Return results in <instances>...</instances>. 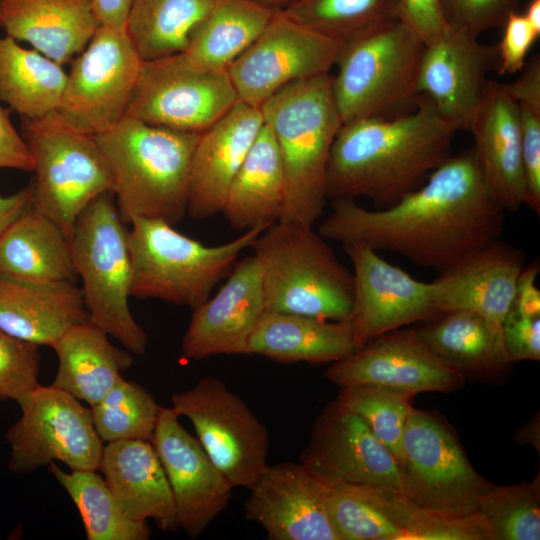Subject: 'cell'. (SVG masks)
Here are the masks:
<instances>
[{
    "instance_id": "e575fe53",
    "label": "cell",
    "mask_w": 540,
    "mask_h": 540,
    "mask_svg": "<svg viewBox=\"0 0 540 540\" xmlns=\"http://www.w3.org/2000/svg\"><path fill=\"white\" fill-rule=\"evenodd\" d=\"M416 330L438 358L464 377L496 374L511 363L488 323L476 313L440 312Z\"/></svg>"
},
{
    "instance_id": "ba28073f",
    "label": "cell",
    "mask_w": 540,
    "mask_h": 540,
    "mask_svg": "<svg viewBox=\"0 0 540 540\" xmlns=\"http://www.w3.org/2000/svg\"><path fill=\"white\" fill-rule=\"evenodd\" d=\"M69 242L89 321L128 351L144 354L148 336L135 321L128 304V230L110 193L98 196L84 209Z\"/></svg>"
},
{
    "instance_id": "7402d4cb",
    "label": "cell",
    "mask_w": 540,
    "mask_h": 540,
    "mask_svg": "<svg viewBox=\"0 0 540 540\" xmlns=\"http://www.w3.org/2000/svg\"><path fill=\"white\" fill-rule=\"evenodd\" d=\"M496 51L453 26L425 47L418 92L458 130H467L483 99Z\"/></svg>"
},
{
    "instance_id": "2e32d148",
    "label": "cell",
    "mask_w": 540,
    "mask_h": 540,
    "mask_svg": "<svg viewBox=\"0 0 540 540\" xmlns=\"http://www.w3.org/2000/svg\"><path fill=\"white\" fill-rule=\"evenodd\" d=\"M300 461L330 483L365 485L402 494V471L368 424L337 399L317 416Z\"/></svg>"
},
{
    "instance_id": "44dd1931",
    "label": "cell",
    "mask_w": 540,
    "mask_h": 540,
    "mask_svg": "<svg viewBox=\"0 0 540 540\" xmlns=\"http://www.w3.org/2000/svg\"><path fill=\"white\" fill-rule=\"evenodd\" d=\"M182 356L245 355L249 338L266 311L262 272L252 255L234 265L219 291L192 310Z\"/></svg>"
},
{
    "instance_id": "f6af8a7d",
    "label": "cell",
    "mask_w": 540,
    "mask_h": 540,
    "mask_svg": "<svg viewBox=\"0 0 540 540\" xmlns=\"http://www.w3.org/2000/svg\"><path fill=\"white\" fill-rule=\"evenodd\" d=\"M450 26L475 37L503 26L507 17L517 11L518 0H441Z\"/></svg>"
},
{
    "instance_id": "83f0119b",
    "label": "cell",
    "mask_w": 540,
    "mask_h": 540,
    "mask_svg": "<svg viewBox=\"0 0 540 540\" xmlns=\"http://www.w3.org/2000/svg\"><path fill=\"white\" fill-rule=\"evenodd\" d=\"M100 26L92 0H0V29L63 65Z\"/></svg>"
},
{
    "instance_id": "3957f363",
    "label": "cell",
    "mask_w": 540,
    "mask_h": 540,
    "mask_svg": "<svg viewBox=\"0 0 540 540\" xmlns=\"http://www.w3.org/2000/svg\"><path fill=\"white\" fill-rule=\"evenodd\" d=\"M200 134L125 116L94 136L109 167L123 222L146 218L175 225L184 218L192 157Z\"/></svg>"
},
{
    "instance_id": "60d3db41",
    "label": "cell",
    "mask_w": 540,
    "mask_h": 540,
    "mask_svg": "<svg viewBox=\"0 0 540 540\" xmlns=\"http://www.w3.org/2000/svg\"><path fill=\"white\" fill-rule=\"evenodd\" d=\"M478 514L488 540H539V479L493 486L479 500Z\"/></svg>"
},
{
    "instance_id": "f907efd6",
    "label": "cell",
    "mask_w": 540,
    "mask_h": 540,
    "mask_svg": "<svg viewBox=\"0 0 540 540\" xmlns=\"http://www.w3.org/2000/svg\"><path fill=\"white\" fill-rule=\"evenodd\" d=\"M0 168L33 171L29 147L13 126L9 110L0 105Z\"/></svg>"
},
{
    "instance_id": "7a4b0ae2",
    "label": "cell",
    "mask_w": 540,
    "mask_h": 540,
    "mask_svg": "<svg viewBox=\"0 0 540 540\" xmlns=\"http://www.w3.org/2000/svg\"><path fill=\"white\" fill-rule=\"evenodd\" d=\"M458 131L423 96L407 113L343 123L328 158L327 199L364 197L376 209L394 205L451 156Z\"/></svg>"
},
{
    "instance_id": "8d00e7d4",
    "label": "cell",
    "mask_w": 540,
    "mask_h": 540,
    "mask_svg": "<svg viewBox=\"0 0 540 540\" xmlns=\"http://www.w3.org/2000/svg\"><path fill=\"white\" fill-rule=\"evenodd\" d=\"M215 0H132L126 33L143 61L184 52Z\"/></svg>"
},
{
    "instance_id": "d6a6232c",
    "label": "cell",
    "mask_w": 540,
    "mask_h": 540,
    "mask_svg": "<svg viewBox=\"0 0 540 540\" xmlns=\"http://www.w3.org/2000/svg\"><path fill=\"white\" fill-rule=\"evenodd\" d=\"M327 484L328 513L339 540H403L416 507L404 495L372 486Z\"/></svg>"
},
{
    "instance_id": "836d02e7",
    "label": "cell",
    "mask_w": 540,
    "mask_h": 540,
    "mask_svg": "<svg viewBox=\"0 0 540 540\" xmlns=\"http://www.w3.org/2000/svg\"><path fill=\"white\" fill-rule=\"evenodd\" d=\"M276 12L252 0H215L192 31L184 53L206 68L227 71Z\"/></svg>"
},
{
    "instance_id": "7bdbcfd3",
    "label": "cell",
    "mask_w": 540,
    "mask_h": 540,
    "mask_svg": "<svg viewBox=\"0 0 540 540\" xmlns=\"http://www.w3.org/2000/svg\"><path fill=\"white\" fill-rule=\"evenodd\" d=\"M39 370V346L0 329V400L17 401L36 387Z\"/></svg>"
},
{
    "instance_id": "ee69618b",
    "label": "cell",
    "mask_w": 540,
    "mask_h": 540,
    "mask_svg": "<svg viewBox=\"0 0 540 540\" xmlns=\"http://www.w3.org/2000/svg\"><path fill=\"white\" fill-rule=\"evenodd\" d=\"M403 540H488L475 512L454 515L415 507Z\"/></svg>"
},
{
    "instance_id": "bcb514c9",
    "label": "cell",
    "mask_w": 540,
    "mask_h": 540,
    "mask_svg": "<svg viewBox=\"0 0 540 540\" xmlns=\"http://www.w3.org/2000/svg\"><path fill=\"white\" fill-rule=\"evenodd\" d=\"M518 105V104H517ZM525 205L540 214V108L518 105Z\"/></svg>"
},
{
    "instance_id": "cb8c5ba5",
    "label": "cell",
    "mask_w": 540,
    "mask_h": 540,
    "mask_svg": "<svg viewBox=\"0 0 540 540\" xmlns=\"http://www.w3.org/2000/svg\"><path fill=\"white\" fill-rule=\"evenodd\" d=\"M263 125L260 109L239 101L200 134L189 178L191 217L205 219L221 213L231 182Z\"/></svg>"
},
{
    "instance_id": "11a10c76",
    "label": "cell",
    "mask_w": 540,
    "mask_h": 540,
    "mask_svg": "<svg viewBox=\"0 0 540 540\" xmlns=\"http://www.w3.org/2000/svg\"><path fill=\"white\" fill-rule=\"evenodd\" d=\"M132 0H92L100 25L126 32L127 17Z\"/></svg>"
},
{
    "instance_id": "7dc6e473",
    "label": "cell",
    "mask_w": 540,
    "mask_h": 540,
    "mask_svg": "<svg viewBox=\"0 0 540 540\" xmlns=\"http://www.w3.org/2000/svg\"><path fill=\"white\" fill-rule=\"evenodd\" d=\"M502 39L497 48L500 74L521 72L533 43L535 34L522 13L512 12L506 19Z\"/></svg>"
},
{
    "instance_id": "4dcf8cb0",
    "label": "cell",
    "mask_w": 540,
    "mask_h": 540,
    "mask_svg": "<svg viewBox=\"0 0 540 540\" xmlns=\"http://www.w3.org/2000/svg\"><path fill=\"white\" fill-rule=\"evenodd\" d=\"M58 358L52 386L92 407L132 365L131 355L114 345L89 320L67 331L51 346Z\"/></svg>"
},
{
    "instance_id": "ac0fdd59",
    "label": "cell",
    "mask_w": 540,
    "mask_h": 540,
    "mask_svg": "<svg viewBox=\"0 0 540 540\" xmlns=\"http://www.w3.org/2000/svg\"><path fill=\"white\" fill-rule=\"evenodd\" d=\"M325 377L339 387L370 384L416 395L449 393L465 377L438 358L416 328H399L365 343L351 355L333 362Z\"/></svg>"
},
{
    "instance_id": "c3c4849f",
    "label": "cell",
    "mask_w": 540,
    "mask_h": 540,
    "mask_svg": "<svg viewBox=\"0 0 540 540\" xmlns=\"http://www.w3.org/2000/svg\"><path fill=\"white\" fill-rule=\"evenodd\" d=\"M502 337L511 362L540 360V317H528L512 306L507 314Z\"/></svg>"
},
{
    "instance_id": "ab89813d",
    "label": "cell",
    "mask_w": 540,
    "mask_h": 540,
    "mask_svg": "<svg viewBox=\"0 0 540 540\" xmlns=\"http://www.w3.org/2000/svg\"><path fill=\"white\" fill-rule=\"evenodd\" d=\"M397 8L398 0H295L280 12L342 43L373 24L397 17Z\"/></svg>"
},
{
    "instance_id": "681fc988",
    "label": "cell",
    "mask_w": 540,
    "mask_h": 540,
    "mask_svg": "<svg viewBox=\"0 0 540 540\" xmlns=\"http://www.w3.org/2000/svg\"><path fill=\"white\" fill-rule=\"evenodd\" d=\"M397 17L425 46L441 38L449 27L441 0H398Z\"/></svg>"
},
{
    "instance_id": "816d5d0a",
    "label": "cell",
    "mask_w": 540,
    "mask_h": 540,
    "mask_svg": "<svg viewBox=\"0 0 540 540\" xmlns=\"http://www.w3.org/2000/svg\"><path fill=\"white\" fill-rule=\"evenodd\" d=\"M508 94L519 105L540 108V59L534 56L526 62L521 75L513 82L503 83Z\"/></svg>"
},
{
    "instance_id": "d590c367",
    "label": "cell",
    "mask_w": 540,
    "mask_h": 540,
    "mask_svg": "<svg viewBox=\"0 0 540 540\" xmlns=\"http://www.w3.org/2000/svg\"><path fill=\"white\" fill-rule=\"evenodd\" d=\"M66 79L61 64L0 37V101L9 110L27 119L57 111Z\"/></svg>"
},
{
    "instance_id": "74e56055",
    "label": "cell",
    "mask_w": 540,
    "mask_h": 540,
    "mask_svg": "<svg viewBox=\"0 0 540 540\" xmlns=\"http://www.w3.org/2000/svg\"><path fill=\"white\" fill-rule=\"evenodd\" d=\"M48 468L75 503L88 540L150 538L147 523L132 520L123 512L97 470L65 472L55 461Z\"/></svg>"
},
{
    "instance_id": "d4e9b609",
    "label": "cell",
    "mask_w": 540,
    "mask_h": 540,
    "mask_svg": "<svg viewBox=\"0 0 540 540\" xmlns=\"http://www.w3.org/2000/svg\"><path fill=\"white\" fill-rule=\"evenodd\" d=\"M468 131L490 194L505 211H517L526 196L520 118L518 105L503 83L489 80Z\"/></svg>"
},
{
    "instance_id": "f1b7e54d",
    "label": "cell",
    "mask_w": 540,
    "mask_h": 540,
    "mask_svg": "<svg viewBox=\"0 0 540 540\" xmlns=\"http://www.w3.org/2000/svg\"><path fill=\"white\" fill-rule=\"evenodd\" d=\"M360 347L349 321L265 311L249 338L246 354L283 363H333Z\"/></svg>"
},
{
    "instance_id": "484cf974",
    "label": "cell",
    "mask_w": 540,
    "mask_h": 540,
    "mask_svg": "<svg viewBox=\"0 0 540 540\" xmlns=\"http://www.w3.org/2000/svg\"><path fill=\"white\" fill-rule=\"evenodd\" d=\"M98 470L129 518L139 522L151 519L162 531L179 528L172 491L151 441L107 443Z\"/></svg>"
},
{
    "instance_id": "52a82bcc",
    "label": "cell",
    "mask_w": 540,
    "mask_h": 540,
    "mask_svg": "<svg viewBox=\"0 0 540 540\" xmlns=\"http://www.w3.org/2000/svg\"><path fill=\"white\" fill-rule=\"evenodd\" d=\"M128 230L130 296L158 299L192 310L232 270L241 252L268 227H255L224 244L209 246L157 219L134 218Z\"/></svg>"
},
{
    "instance_id": "f35d334b",
    "label": "cell",
    "mask_w": 540,
    "mask_h": 540,
    "mask_svg": "<svg viewBox=\"0 0 540 540\" xmlns=\"http://www.w3.org/2000/svg\"><path fill=\"white\" fill-rule=\"evenodd\" d=\"M160 407L141 385L121 377L90 409L103 442L151 441Z\"/></svg>"
},
{
    "instance_id": "9a60e30c",
    "label": "cell",
    "mask_w": 540,
    "mask_h": 540,
    "mask_svg": "<svg viewBox=\"0 0 540 540\" xmlns=\"http://www.w3.org/2000/svg\"><path fill=\"white\" fill-rule=\"evenodd\" d=\"M341 44L277 11L227 73L239 101L260 108L282 88L328 74Z\"/></svg>"
},
{
    "instance_id": "8992f818",
    "label": "cell",
    "mask_w": 540,
    "mask_h": 540,
    "mask_svg": "<svg viewBox=\"0 0 540 540\" xmlns=\"http://www.w3.org/2000/svg\"><path fill=\"white\" fill-rule=\"evenodd\" d=\"M425 47L399 17L373 24L342 42L338 70L332 76L342 124L397 116L415 107Z\"/></svg>"
},
{
    "instance_id": "ffe728a7",
    "label": "cell",
    "mask_w": 540,
    "mask_h": 540,
    "mask_svg": "<svg viewBox=\"0 0 540 540\" xmlns=\"http://www.w3.org/2000/svg\"><path fill=\"white\" fill-rule=\"evenodd\" d=\"M245 518L270 540H339L327 508L328 484L304 464L265 468L249 489Z\"/></svg>"
},
{
    "instance_id": "e0dca14e",
    "label": "cell",
    "mask_w": 540,
    "mask_h": 540,
    "mask_svg": "<svg viewBox=\"0 0 540 540\" xmlns=\"http://www.w3.org/2000/svg\"><path fill=\"white\" fill-rule=\"evenodd\" d=\"M353 265L354 294L348 319L363 346L395 329L436 315L432 282L413 278L365 243H342Z\"/></svg>"
},
{
    "instance_id": "9f6ffc18",
    "label": "cell",
    "mask_w": 540,
    "mask_h": 540,
    "mask_svg": "<svg viewBox=\"0 0 540 540\" xmlns=\"http://www.w3.org/2000/svg\"><path fill=\"white\" fill-rule=\"evenodd\" d=\"M527 22L535 32V34L540 36V0H531L526 8L525 13H523Z\"/></svg>"
},
{
    "instance_id": "db71d44e",
    "label": "cell",
    "mask_w": 540,
    "mask_h": 540,
    "mask_svg": "<svg viewBox=\"0 0 540 540\" xmlns=\"http://www.w3.org/2000/svg\"><path fill=\"white\" fill-rule=\"evenodd\" d=\"M32 185L9 196H0V237L24 213L32 208Z\"/></svg>"
},
{
    "instance_id": "1f68e13d",
    "label": "cell",
    "mask_w": 540,
    "mask_h": 540,
    "mask_svg": "<svg viewBox=\"0 0 540 540\" xmlns=\"http://www.w3.org/2000/svg\"><path fill=\"white\" fill-rule=\"evenodd\" d=\"M0 275L41 281L78 278L70 242L48 217L32 208L0 237Z\"/></svg>"
},
{
    "instance_id": "4316f807",
    "label": "cell",
    "mask_w": 540,
    "mask_h": 540,
    "mask_svg": "<svg viewBox=\"0 0 540 540\" xmlns=\"http://www.w3.org/2000/svg\"><path fill=\"white\" fill-rule=\"evenodd\" d=\"M89 320L75 282L22 280L0 275V329L38 346H52Z\"/></svg>"
},
{
    "instance_id": "7c38bea8",
    "label": "cell",
    "mask_w": 540,
    "mask_h": 540,
    "mask_svg": "<svg viewBox=\"0 0 540 540\" xmlns=\"http://www.w3.org/2000/svg\"><path fill=\"white\" fill-rule=\"evenodd\" d=\"M16 402L22 414L6 432L13 473H28L56 460L72 471H98L104 445L91 409L52 385L38 384Z\"/></svg>"
},
{
    "instance_id": "9c48e42d",
    "label": "cell",
    "mask_w": 540,
    "mask_h": 540,
    "mask_svg": "<svg viewBox=\"0 0 540 540\" xmlns=\"http://www.w3.org/2000/svg\"><path fill=\"white\" fill-rule=\"evenodd\" d=\"M35 173L32 209L51 219L69 239L84 209L113 193V179L95 137L74 127L57 111L23 118Z\"/></svg>"
},
{
    "instance_id": "d6986e66",
    "label": "cell",
    "mask_w": 540,
    "mask_h": 540,
    "mask_svg": "<svg viewBox=\"0 0 540 540\" xmlns=\"http://www.w3.org/2000/svg\"><path fill=\"white\" fill-rule=\"evenodd\" d=\"M151 443L172 491L179 528L197 538L227 508L234 487L171 407H160Z\"/></svg>"
},
{
    "instance_id": "6da1fadb",
    "label": "cell",
    "mask_w": 540,
    "mask_h": 540,
    "mask_svg": "<svg viewBox=\"0 0 540 540\" xmlns=\"http://www.w3.org/2000/svg\"><path fill=\"white\" fill-rule=\"evenodd\" d=\"M318 232L326 240L359 241L397 253L439 274L500 239L505 210L490 194L473 148L450 156L394 205L371 210L333 199Z\"/></svg>"
},
{
    "instance_id": "8fae6325",
    "label": "cell",
    "mask_w": 540,
    "mask_h": 540,
    "mask_svg": "<svg viewBox=\"0 0 540 540\" xmlns=\"http://www.w3.org/2000/svg\"><path fill=\"white\" fill-rule=\"evenodd\" d=\"M402 450V495L417 507L470 514L494 486L473 468L449 425L431 412L412 410Z\"/></svg>"
},
{
    "instance_id": "603a6c76",
    "label": "cell",
    "mask_w": 540,
    "mask_h": 540,
    "mask_svg": "<svg viewBox=\"0 0 540 540\" xmlns=\"http://www.w3.org/2000/svg\"><path fill=\"white\" fill-rule=\"evenodd\" d=\"M524 267L521 250L500 239L493 242L432 282L438 313L464 310L480 315L505 350L502 327Z\"/></svg>"
},
{
    "instance_id": "5bb4252c",
    "label": "cell",
    "mask_w": 540,
    "mask_h": 540,
    "mask_svg": "<svg viewBox=\"0 0 540 540\" xmlns=\"http://www.w3.org/2000/svg\"><path fill=\"white\" fill-rule=\"evenodd\" d=\"M142 63L126 32L100 25L72 62L57 112L89 135L108 130L126 116Z\"/></svg>"
},
{
    "instance_id": "4fadbf2b",
    "label": "cell",
    "mask_w": 540,
    "mask_h": 540,
    "mask_svg": "<svg viewBox=\"0 0 540 540\" xmlns=\"http://www.w3.org/2000/svg\"><path fill=\"white\" fill-rule=\"evenodd\" d=\"M171 409L189 419L197 439L230 484L250 489L268 466L269 433L247 403L214 376L171 396Z\"/></svg>"
},
{
    "instance_id": "277c9868",
    "label": "cell",
    "mask_w": 540,
    "mask_h": 540,
    "mask_svg": "<svg viewBox=\"0 0 540 540\" xmlns=\"http://www.w3.org/2000/svg\"><path fill=\"white\" fill-rule=\"evenodd\" d=\"M259 109L284 167L286 199L281 220L313 226L323 214L328 158L342 125L332 76L292 83Z\"/></svg>"
},
{
    "instance_id": "5b68a950",
    "label": "cell",
    "mask_w": 540,
    "mask_h": 540,
    "mask_svg": "<svg viewBox=\"0 0 540 540\" xmlns=\"http://www.w3.org/2000/svg\"><path fill=\"white\" fill-rule=\"evenodd\" d=\"M252 248L262 272L266 311L348 321L353 273L313 226L280 220Z\"/></svg>"
},
{
    "instance_id": "6f0895ef",
    "label": "cell",
    "mask_w": 540,
    "mask_h": 540,
    "mask_svg": "<svg viewBox=\"0 0 540 540\" xmlns=\"http://www.w3.org/2000/svg\"><path fill=\"white\" fill-rule=\"evenodd\" d=\"M258 4L271 8L275 11H282L295 0H252Z\"/></svg>"
},
{
    "instance_id": "b9f144b4",
    "label": "cell",
    "mask_w": 540,
    "mask_h": 540,
    "mask_svg": "<svg viewBox=\"0 0 540 540\" xmlns=\"http://www.w3.org/2000/svg\"><path fill=\"white\" fill-rule=\"evenodd\" d=\"M414 396L384 386L360 384L341 387L336 399L368 424L401 467L403 434L414 409Z\"/></svg>"
},
{
    "instance_id": "30bf717a",
    "label": "cell",
    "mask_w": 540,
    "mask_h": 540,
    "mask_svg": "<svg viewBox=\"0 0 540 540\" xmlns=\"http://www.w3.org/2000/svg\"><path fill=\"white\" fill-rule=\"evenodd\" d=\"M238 102L227 71L206 68L181 52L143 61L126 116L200 134Z\"/></svg>"
},
{
    "instance_id": "f5cc1de1",
    "label": "cell",
    "mask_w": 540,
    "mask_h": 540,
    "mask_svg": "<svg viewBox=\"0 0 540 540\" xmlns=\"http://www.w3.org/2000/svg\"><path fill=\"white\" fill-rule=\"evenodd\" d=\"M538 273V262L525 266L516 284L513 307L528 317H540V291L536 284Z\"/></svg>"
},
{
    "instance_id": "f546056e",
    "label": "cell",
    "mask_w": 540,
    "mask_h": 540,
    "mask_svg": "<svg viewBox=\"0 0 540 540\" xmlns=\"http://www.w3.org/2000/svg\"><path fill=\"white\" fill-rule=\"evenodd\" d=\"M286 179L276 141L264 124L228 189L221 213L235 230L281 220Z\"/></svg>"
}]
</instances>
